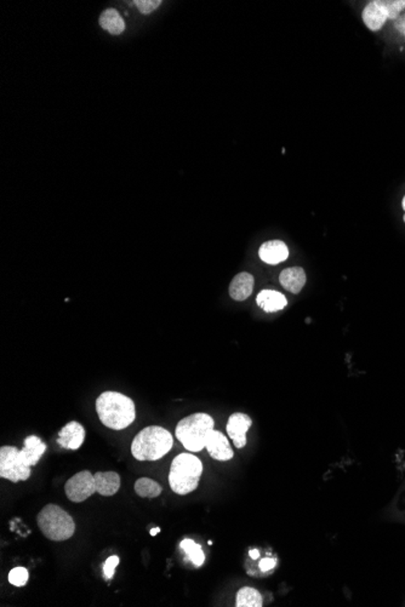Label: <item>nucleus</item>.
I'll use <instances>...</instances> for the list:
<instances>
[{"label": "nucleus", "mask_w": 405, "mask_h": 607, "mask_svg": "<svg viewBox=\"0 0 405 607\" xmlns=\"http://www.w3.org/2000/svg\"><path fill=\"white\" fill-rule=\"evenodd\" d=\"M121 488V477L116 472H98L94 475L89 471L76 473L65 485L66 496L71 502L81 503L94 493L114 496Z\"/></svg>", "instance_id": "nucleus-1"}, {"label": "nucleus", "mask_w": 405, "mask_h": 607, "mask_svg": "<svg viewBox=\"0 0 405 607\" xmlns=\"http://www.w3.org/2000/svg\"><path fill=\"white\" fill-rule=\"evenodd\" d=\"M96 411L103 426L113 431H122L136 418L132 399L118 391H105L96 400Z\"/></svg>", "instance_id": "nucleus-2"}, {"label": "nucleus", "mask_w": 405, "mask_h": 607, "mask_svg": "<svg viewBox=\"0 0 405 607\" xmlns=\"http://www.w3.org/2000/svg\"><path fill=\"white\" fill-rule=\"evenodd\" d=\"M172 435L165 428L147 426L134 438L132 453L137 461H158L172 450Z\"/></svg>", "instance_id": "nucleus-3"}, {"label": "nucleus", "mask_w": 405, "mask_h": 607, "mask_svg": "<svg viewBox=\"0 0 405 607\" xmlns=\"http://www.w3.org/2000/svg\"><path fill=\"white\" fill-rule=\"evenodd\" d=\"M202 464L192 453H181L172 460L169 472V485L178 495H188L194 491L202 477Z\"/></svg>", "instance_id": "nucleus-4"}, {"label": "nucleus", "mask_w": 405, "mask_h": 607, "mask_svg": "<svg viewBox=\"0 0 405 607\" xmlns=\"http://www.w3.org/2000/svg\"><path fill=\"white\" fill-rule=\"evenodd\" d=\"M37 524L48 539L54 542L67 541L76 532L73 517L56 504H48L37 515Z\"/></svg>", "instance_id": "nucleus-5"}, {"label": "nucleus", "mask_w": 405, "mask_h": 607, "mask_svg": "<svg viewBox=\"0 0 405 607\" xmlns=\"http://www.w3.org/2000/svg\"><path fill=\"white\" fill-rule=\"evenodd\" d=\"M213 429V417L209 416L208 413L198 412L178 422L176 438L188 451H202L205 447L209 433Z\"/></svg>", "instance_id": "nucleus-6"}, {"label": "nucleus", "mask_w": 405, "mask_h": 607, "mask_svg": "<svg viewBox=\"0 0 405 607\" xmlns=\"http://www.w3.org/2000/svg\"><path fill=\"white\" fill-rule=\"evenodd\" d=\"M0 477L12 482H25L31 477V467L25 466L17 447L0 449Z\"/></svg>", "instance_id": "nucleus-7"}, {"label": "nucleus", "mask_w": 405, "mask_h": 607, "mask_svg": "<svg viewBox=\"0 0 405 607\" xmlns=\"http://www.w3.org/2000/svg\"><path fill=\"white\" fill-rule=\"evenodd\" d=\"M251 424V418L242 412H236L228 418L226 426L228 437L233 440L234 446L237 449H243L247 445V433Z\"/></svg>", "instance_id": "nucleus-8"}, {"label": "nucleus", "mask_w": 405, "mask_h": 607, "mask_svg": "<svg viewBox=\"0 0 405 607\" xmlns=\"http://www.w3.org/2000/svg\"><path fill=\"white\" fill-rule=\"evenodd\" d=\"M205 449L208 450L209 455L216 461H229L233 458V450L231 449L227 438L218 431L213 429L209 433Z\"/></svg>", "instance_id": "nucleus-9"}, {"label": "nucleus", "mask_w": 405, "mask_h": 607, "mask_svg": "<svg viewBox=\"0 0 405 607\" xmlns=\"http://www.w3.org/2000/svg\"><path fill=\"white\" fill-rule=\"evenodd\" d=\"M85 440V429L81 423L72 421L59 433L57 444L63 449L78 450Z\"/></svg>", "instance_id": "nucleus-10"}, {"label": "nucleus", "mask_w": 405, "mask_h": 607, "mask_svg": "<svg viewBox=\"0 0 405 607\" xmlns=\"http://www.w3.org/2000/svg\"><path fill=\"white\" fill-rule=\"evenodd\" d=\"M260 260L267 265H278L287 261L289 257L288 246L282 240H269L260 246Z\"/></svg>", "instance_id": "nucleus-11"}, {"label": "nucleus", "mask_w": 405, "mask_h": 607, "mask_svg": "<svg viewBox=\"0 0 405 607\" xmlns=\"http://www.w3.org/2000/svg\"><path fill=\"white\" fill-rule=\"evenodd\" d=\"M362 17L364 21V25L374 32L380 30L385 25L386 21L388 20V15L381 0L370 1L369 4L365 6Z\"/></svg>", "instance_id": "nucleus-12"}, {"label": "nucleus", "mask_w": 405, "mask_h": 607, "mask_svg": "<svg viewBox=\"0 0 405 607\" xmlns=\"http://www.w3.org/2000/svg\"><path fill=\"white\" fill-rule=\"evenodd\" d=\"M279 281L282 284V287L288 290L289 292L298 295L306 284V273L304 268L301 267H291L284 269L280 276H279Z\"/></svg>", "instance_id": "nucleus-13"}, {"label": "nucleus", "mask_w": 405, "mask_h": 607, "mask_svg": "<svg viewBox=\"0 0 405 607\" xmlns=\"http://www.w3.org/2000/svg\"><path fill=\"white\" fill-rule=\"evenodd\" d=\"M253 290V276L250 273H239L229 285V295L236 301H245Z\"/></svg>", "instance_id": "nucleus-14"}, {"label": "nucleus", "mask_w": 405, "mask_h": 607, "mask_svg": "<svg viewBox=\"0 0 405 607\" xmlns=\"http://www.w3.org/2000/svg\"><path fill=\"white\" fill-rule=\"evenodd\" d=\"M46 451V445L41 442V438L36 435L25 438L23 449H21V456L23 458L25 466L33 467L37 466L41 456Z\"/></svg>", "instance_id": "nucleus-15"}, {"label": "nucleus", "mask_w": 405, "mask_h": 607, "mask_svg": "<svg viewBox=\"0 0 405 607\" xmlns=\"http://www.w3.org/2000/svg\"><path fill=\"white\" fill-rule=\"evenodd\" d=\"M258 307L267 313H274L284 309L288 305L287 297L274 290H262L256 297Z\"/></svg>", "instance_id": "nucleus-16"}, {"label": "nucleus", "mask_w": 405, "mask_h": 607, "mask_svg": "<svg viewBox=\"0 0 405 607\" xmlns=\"http://www.w3.org/2000/svg\"><path fill=\"white\" fill-rule=\"evenodd\" d=\"M100 25L110 34L119 35L125 30V22L116 9H106L100 16Z\"/></svg>", "instance_id": "nucleus-17"}, {"label": "nucleus", "mask_w": 405, "mask_h": 607, "mask_svg": "<svg viewBox=\"0 0 405 607\" xmlns=\"http://www.w3.org/2000/svg\"><path fill=\"white\" fill-rule=\"evenodd\" d=\"M237 607H261L262 595L255 588L243 587L237 593Z\"/></svg>", "instance_id": "nucleus-18"}, {"label": "nucleus", "mask_w": 405, "mask_h": 607, "mask_svg": "<svg viewBox=\"0 0 405 607\" xmlns=\"http://www.w3.org/2000/svg\"><path fill=\"white\" fill-rule=\"evenodd\" d=\"M162 491V486L149 477H140L135 482V492L143 498H156L160 496Z\"/></svg>", "instance_id": "nucleus-19"}, {"label": "nucleus", "mask_w": 405, "mask_h": 607, "mask_svg": "<svg viewBox=\"0 0 405 607\" xmlns=\"http://www.w3.org/2000/svg\"><path fill=\"white\" fill-rule=\"evenodd\" d=\"M180 547H181L183 552L186 553L188 559L196 566H202L204 562H205V554L202 552V546L197 544L193 539H189V538L183 539L181 544H180Z\"/></svg>", "instance_id": "nucleus-20"}, {"label": "nucleus", "mask_w": 405, "mask_h": 607, "mask_svg": "<svg viewBox=\"0 0 405 607\" xmlns=\"http://www.w3.org/2000/svg\"><path fill=\"white\" fill-rule=\"evenodd\" d=\"M28 571H27V568L25 567H15V568H12L10 573H9V576H8V579H9V582L12 584V586H15V587H23L28 582Z\"/></svg>", "instance_id": "nucleus-21"}, {"label": "nucleus", "mask_w": 405, "mask_h": 607, "mask_svg": "<svg viewBox=\"0 0 405 607\" xmlns=\"http://www.w3.org/2000/svg\"><path fill=\"white\" fill-rule=\"evenodd\" d=\"M381 3L391 20L398 19L400 12L405 9V0H381Z\"/></svg>", "instance_id": "nucleus-22"}, {"label": "nucleus", "mask_w": 405, "mask_h": 607, "mask_svg": "<svg viewBox=\"0 0 405 607\" xmlns=\"http://www.w3.org/2000/svg\"><path fill=\"white\" fill-rule=\"evenodd\" d=\"M134 4L137 6L138 10L141 11V14L149 15L151 12L159 8L162 1L160 0H136Z\"/></svg>", "instance_id": "nucleus-23"}, {"label": "nucleus", "mask_w": 405, "mask_h": 607, "mask_svg": "<svg viewBox=\"0 0 405 607\" xmlns=\"http://www.w3.org/2000/svg\"><path fill=\"white\" fill-rule=\"evenodd\" d=\"M118 565H119V557L117 555H112L107 559L105 565H103V573H105V578L107 581H110L114 576Z\"/></svg>", "instance_id": "nucleus-24"}, {"label": "nucleus", "mask_w": 405, "mask_h": 607, "mask_svg": "<svg viewBox=\"0 0 405 607\" xmlns=\"http://www.w3.org/2000/svg\"><path fill=\"white\" fill-rule=\"evenodd\" d=\"M276 564H277V560H276V559L264 557V559H262V560L260 562V570H261L262 573H269V570H272V568L276 566Z\"/></svg>", "instance_id": "nucleus-25"}, {"label": "nucleus", "mask_w": 405, "mask_h": 607, "mask_svg": "<svg viewBox=\"0 0 405 607\" xmlns=\"http://www.w3.org/2000/svg\"><path fill=\"white\" fill-rule=\"evenodd\" d=\"M249 555H250L253 560H256V559L260 557V552H258V549H253V551H250Z\"/></svg>", "instance_id": "nucleus-26"}, {"label": "nucleus", "mask_w": 405, "mask_h": 607, "mask_svg": "<svg viewBox=\"0 0 405 607\" xmlns=\"http://www.w3.org/2000/svg\"><path fill=\"white\" fill-rule=\"evenodd\" d=\"M159 532H160V528H159V527H157V528H152V530H151V535L154 537V536H156L157 533H159Z\"/></svg>", "instance_id": "nucleus-27"}, {"label": "nucleus", "mask_w": 405, "mask_h": 607, "mask_svg": "<svg viewBox=\"0 0 405 607\" xmlns=\"http://www.w3.org/2000/svg\"><path fill=\"white\" fill-rule=\"evenodd\" d=\"M402 206H403V210L405 211V196L403 198V201H402ZM404 222H405V215H404Z\"/></svg>", "instance_id": "nucleus-28"}]
</instances>
